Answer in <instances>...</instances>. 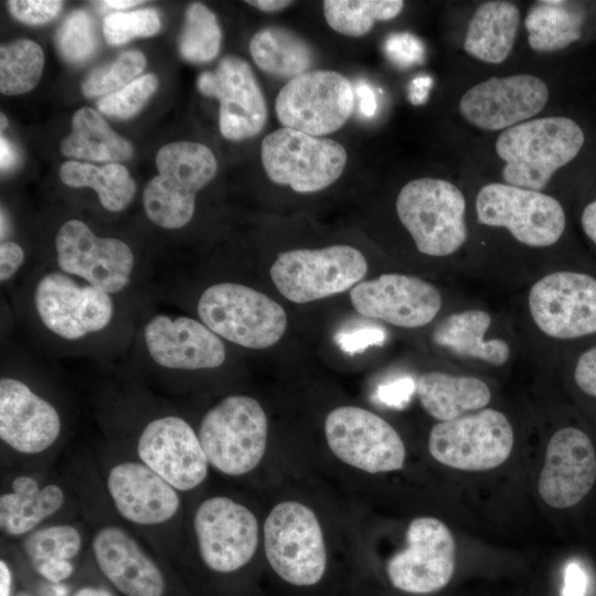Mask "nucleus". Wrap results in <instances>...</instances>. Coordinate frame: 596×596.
Segmentation results:
<instances>
[{
    "label": "nucleus",
    "instance_id": "f257e3e1",
    "mask_svg": "<svg viewBox=\"0 0 596 596\" xmlns=\"http://www.w3.org/2000/svg\"><path fill=\"white\" fill-rule=\"evenodd\" d=\"M585 141L582 128L568 117H543L503 130L496 141V152L505 163L504 183L543 190L551 177L572 161Z\"/></svg>",
    "mask_w": 596,
    "mask_h": 596
},
{
    "label": "nucleus",
    "instance_id": "f03ea898",
    "mask_svg": "<svg viewBox=\"0 0 596 596\" xmlns=\"http://www.w3.org/2000/svg\"><path fill=\"white\" fill-rule=\"evenodd\" d=\"M156 166L159 173L142 193L143 211L160 227L181 228L192 220L196 193L216 173L215 156L203 143L175 141L158 150Z\"/></svg>",
    "mask_w": 596,
    "mask_h": 596
},
{
    "label": "nucleus",
    "instance_id": "7ed1b4c3",
    "mask_svg": "<svg viewBox=\"0 0 596 596\" xmlns=\"http://www.w3.org/2000/svg\"><path fill=\"white\" fill-rule=\"evenodd\" d=\"M465 211L462 192L443 179L412 180L396 199L397 216L417 249L434 257L451 255L466 242Z\"/></svg>",
    "mask_w": 596,
    "mask_h": 596
},
{
    "label": "nucleus",
    "instance_id": "20e7f679",
    "mask_svg": "<svg viewBox=\"0 0 596 596\" xmlns=\"http://www.w3.org/2000/svg\"><path fill=\"white\" fill-rule=\"evenodd\" d=\"M196 309L201 322L215 334L248 349L274 345L287 328L286 311L278 302L236 283L207 287Z\"/></svg>",
    "mask_w": 596,
    "mask_h": 596
},
{
    "label": "nucleus",
    "instance_id": "39448f33",
    "mask_svg": "<svg viewBox=\"0 0 596 596\" xmlns=\"http://www.w3.org/2000/svg\"><path fill=\"white\" fill-rule=\"evenodd\" d=\"M267 433V416L260 404L247 395H230L204 415L199 439L215 469L241 476L263 459Z\"/></svg>",
    "mask_w": 596,
    "mask_h": 596
},
{
    "label": "nucleus",
    "instance_id": "423d86ee",
    "mask_svg": "<svg viewBox=\"0 0 596 596\" xmlns=\"http://www.w3.org/2000/svg\"><path fill=\"white\" fill-rule=\"evenodd\" d=\"M366 272L368 262L359 249L332 245L279 254L270 267V277L285 298L306 304L354 287Z\"/></svg>",
    "mask_w": 596,
    "mask_h": 596
},
{
    "label": "nucleus",
    "instance_id": "0eeeda50",
    "mask_svg": "<svg viewBox=\"0 0 596 596\" xmlns=\"http://www.w3.org/2000/svg\"><path fill=\"white\" fill-rule=\"evenodd\" d=\"M260 158L274 183L311 193L328 188L341 177L348 155L336 140L284 127L263 139Z\"/></svg>",
    "mask_w": 596,
    "mask_h": 596
},
{
    "label": "nucleus",
    "instance_id": "6e6552de",
    "mask_svg": "<svg viewBox=\"0 0 596 596\" xmlns=\"http://www.w3.org/2000/svg\"><path fill=\"white\" fill-rule=\"evenodd\" d=\"M264 546L272 568L297 586L317 584L326 571L327 555L320 523L311 509L284 501L264 524Z\"/></svg>",
    "mask_w": 596,
    "mask_h": 596
},
{
    "label": "nucleus",
    "instance_id": "1a4fd4ad",
    "mask_svg": "<svg viewBox=\"0 0 596 596\" xmlns=\"http://www.w3.org/2000/svg\"><path fill=\"white\" fill-rule=\"evenodd\" d=\"M478 222L504 227L520 243L530 247H547L562 236L566 217L553 196L507 183H488L476 198Z\"/></svg>",
    "mask_w": 596,
    "mask_h": 596
},
{
    "label": "nucleus",
    "instance_id": "9d476101",
    "mask_svg": "<svg viewBox=\"0 0 596 596\" xmlns=\"http://www.w3.org/2000/svg\"><path fill=\"white\" fill-rule=\"evenodd\" d=\"M354 105L355 92L344 75L318 70L289 79L276 97L275 111L284 127L321 137L340 129Z\"/></svg>",
    "mask_w": 596,
    "mask_h": 596
},
{
    "label": "nucleus",
    "instance_id": "9b49d317",
    "mask_svg": "<svg viewBox=\"0 0 596 596\" xmlns=\"http://www.w3.org/2000/svg\"><path fill=\"white\" fill-rule=\"evenodd\" d=\"M513 447V429L507 416L492 408L439 422L428 437V450L450 468L480 471L507 460Z\"/></svg>",
    "mask_w": 596,
    "mask_h": 596
},
{
    "label": "nucleus",
    "instance_id": "f8f14e48",
    "mask_svg": "<svg viewBox=\"0 0 596 596\" xmlns=\"http://www.w3.org/2000/svg\"><path fill=\"white\" fill-rule=\"evenodd\" d=\"M331 451L343 462L370 473L400 470L405 460L404 443L381 416L356 406L332 409L324 421Z\"/></svg>",
    "mask_w": 596,
    "mask_h": 596
},
{
    "label": "nucleus",
    "instance_id": "ddd939ff",
    "mask_svg": "<svg viewBox=\"0 0 596 596\" xmlns=\"http://www.w3.org/2000/svg\"><path fill=\"white\" fill-rule=\"evenodd\" d=\"M528 304L547 337L576 339L596 332V278L572 270L547 274L530 288Z\"/></svg>",
    "mask_w": 596,
    "mask_h": 596
},
{
    "label": "nucleus",
    "instance_id": "4468645a",
    "mask_svg": "<svg viewBox=\"0 0 596 596\" xmlns=\"http://www.w3.org/2000/svg\"><path fill=\"white\" fill-rule=\"evenodd\" d=\"M34 305L42 323L66 340L103 330L114 315L110 294L79 285L61 272H49L39 279Z\"/></svg>",
    "mask_w": 596,
    "mask_h": 596
},
{
    "label": "nucleus",
    "instance_id": "2eb2a0df",
    "mask_svg": "<svg viewBox=\"0 0 596 596\" xmlns=\"http://www.w3.org/2000/svg\"><path fill=\"white\" fill-rule=\"evenodd\" d=\"M407 545L387 562L392 585L408 593H433L446 586L455 571L456 543L448 526L432 517L411 521Z\"/></svg>",
    "mask_w": 596,
    "mask_h": 596
},
{
    "label": "nucleus",
    "instance_id": "dca6fc26",
    "mask_svg": "<svg viewBox=\"0 0 596 596\" xmlns=\"http://www.w3.org/2000/svg\"><path fill=\"white\" fill-rule=\"evenodd\" d=\"M55 249L63 273L105 292H119L130 280L135 265L131 248L118 238L98 237L79 220H70L58 228Z\"/></svg>",
    "mask_w": 596,
    "mask_h": 596
},
{
    "label": "nucleus",
    "instance_id": "f3484780",
    "mask_svg": "<svg viewBox=\"0 0 596 596\" xmlns=\"http://www.w3.org/2000/svg\"><path fill=\"white\" fill-rule=\"evenodd\" d=\"M194 531L203 562L219 573L243 567L258 544V523L253 512L226 497H213L199 505Z\"/></svg>",
    "mask_w": 596,
    "mask_h": 596
},
{
    "label": "nucleus",
    "instance_id": "a211bd4d",
    "mask_svg": "<svg viewBox=\"0 0 596 596\" xmlns=\"http://www.w3.org/2000/svg\"><path fill=\"white\" fill-rule=\"evenodd\" d=\"M201 94L220 102L219 126L232 141L258 135L267 121V105L249 64L238 56L223 57L214 71L199 75Z\"/></svg>",
    "mask_w": 596,
    "mask_h": 596
},
{
    "label": "nucleus",
    "instance_id": "6ab92c4d",
    "mask_svg": "<svg viewBox=\"0 0 596 596\" xmlns=\"http://www.w3.org/2000/svg\"><path fill=\"white\" fill-rule=\"evenodd\" d=\"M350 299L360 315L407 329L433 321L443 304L434 285L397 273L360 281L351 288Z\"/></svg>",
    "mask_w": 596,
    "mask_h": 596
},
{
    "label": "nucleus",
    "instance_id": "aec40b11",
    "mask_svg": "<svg viewBox=\"0 0 596 596\" xmlns=\"http://www.w3.org/2000/svg\"><path fill=\"white\" fill-rule=\"evenodd\" d=\"M547 99V85L538 76L490 77L462 95L459 111L477 128L505 130L535 116Z\"/></svg>",
    "mask_w": 596,
    "mask_h": 596
},
{
    "label": "nucleus",
    "instance_id": "412c9836",
    "mask_svg": "<svg viewBox=\"0 0 596 596\" xmlns=\"http://www.w3.org/2000/svg\"><path fill=\"white\" fill-rule=\"evenodd\" d=\"M137 453L141 461L175 490L189 491L207 475V458L193 428L181 417L163 416L142 429Z\"/></svg>",
    "mask_w": 596,
    "mask_h": 596
},
{
    "label": "nucleus",
    "instance_id": "4be33fe9",
    "mask_svg": "<svg viewBox=\"0 0 596 596\" xmlns=\"http://www.w3.org/2000/svg\"><path fill=\"white\" fill-rule=\"evenodd\" d=\"M596 481V453L581 429L564 427L551 437L539 479V493L550 507L577 504Z\"/></svg>",
    "mask_w": 596,
    "mask_h": 596
},
{
    "label": "nucleus",
    "instance_id": "5701e85b",
    "mask_svg": "<svg viewBox=\"0 0 596 596\" xmlns=\"http://www.w3.org/2000/svg\"><path fill=\"white\" fill-rule=\"evenodd\" d=\"M143 337L151 359L167 369H213L226 358L220 337L190 317L157 315L146 323Z\"/></svg>",
    "mask_w": 596,
    "mask_h": 596
},
{
    "label": "nucleus",
    "instance_id": "b1692460",
    "mask_svg": "<svg viewBox=\"0 0 596 596\" xmlns=\"http://www.w3.org/2000/svg\"><path fill=\"white\" fill-rule=\"evenodd\" d=\"M61 433V418L47 401L13 377L0 380V437L22 454L50 448Z\"/></svg>",
    "mask_w": 596,
    "mask_h": 596
},
{
    "label": "nucleus",
    "instance_id": "393cba45",
    "mask_svg": "<svg viewBox=\"0 0 596 596\" xmlns=\"http://www.w3.org/2000/svg\"><path fill=\"white\" fill-rule=\"evenodd\" d=\"M107 489L118 513L136 524H161L180 507L175 489L143 462L125 461L113 467Z\"/></svg>",
    "mask_w": 596,
    "mask_h": 596
},
{
    "label": "nucleus",
    "instance_id": "a878e982",
    "mask_svg": "<svg viewBox=\"0 0 596 596\" xmlns=\"http://www.w3.org/2000/svg\"><path fill=\"white\" fill-rule=\"evenodd\" d=\"M99 570L125 596H162L164 579L157 564L124 529L102 528L92 542Z\"/></svg>",
    "mask_w": 596,
    "mask_h": 596
},
{
    "label": "nucleus",
    "instance_id": "bb28decb",
    "mask_svg": "<svg viewBox=\"0 0 596 596\" xmlns=\"http://www.w3.org/2000/svg\"><path fill=\"white\" fill-rule=\"evenodd\" d=\"M415 392L426 413L440 422L480 411L491 400V391L482 380L441 371L421 374Z\"/></svg>",
    "mask_w": 596,
    "mask_h": 596
},
{
    "label": "nucleus",
    "instance_id": "cd10ccee",
    "mask_svg": "<svg viewBox=\"0 0 596 596\" xmlns=\"http://www.w3.org/2000/svg\"><path fill=\"white\" fill-rule=\"evenodd\" d=\"M492 322L489 312L467 309L445 317L434 329V342L458 356L502 365L510 358V345L502 339H486Z\"/></svg>",
    "mask_w": 596,
    "mask_h": 596
},
{
    "label": "nucleus",
    "instance_id": "c85d7f7f",
    "mask_svg": "<svg viewBox=\"0 0 596 596\" xmlns=\"http://www.w3.org/2000/svg\"><path fill=\"white\" fill-rule=\"evenodd\" d=\"M519 23L520 11L512 2H483L469 21L464 50L481 62L500 64L512 51Z\"/></svg>",
    "mask_w": 596,
    "mask_h": 596
},
{
    "label": "nucleus",
    "instance_id": "c756f323",
    "mask_svg": "<svg viewBox=\"0 0 596 596\" xmlns=\"http://www.w3.org/2000/svg\"><path fill=\"white\" fill-rule=\"evenodd\" d=\"M12 492L0 497V528L9 535L32 531L64 503V492L56 485L39 487L30 476H19L12 481Z\"/></svg>",
    "mask_w": 596,
    "mask_h": 596
},
{
    "label": "nucleus",
    "instance_id": "7c9ffc66",
    "mask_svg": "<svg viewBox=\"0 0 596 596\" xmlns=\"http://www.w3.org/2000/svg\"><path fill=\"white\" fill-rule=\"evenodd\" d=\"M585 9L573 1H538L524 20L532 50L549 53L562 50L582 36Z\"/></svg>",
    "mask_w": 596,
    "mask_h": 596
},
{
    "label": "nucleus",
    "instance_id": "2f4dec72",
    "mask_svg": "<svg viewBox=\"0 0 596 596\" xmlns=\"http://www.w3.org/2000/svg\"><path fill=\"white\" fill-rule=\"evenodd\" d=\"M60 149L66 157L100 162L124 161L134 152L132 145L89 107L73 115L72 131L61 141Z\"/></svg>",
    "mask_w": 596,
    "mask_h": 596
},
{
    "label": "nucleus",
    "instance_id": "473e14b6",
    "mask_svg": "<svg viewBox=\"0 0 596 596\" xmlns=\"http://www.w3.org/2000/svg\"><path fill=\"white\" fill-rule=\"evenodd\" d=\"M249 52L263 72L290 79L308 72L315 57L305 39L279 26H268L256 32L251 39Z\"/></svg>",
    "mask_w": 596,
    "mask_h": 596
},
{
    "label": "nucleus",
    "instance_id": "72a5a7b5",
    "mask_svg": "<svg viewBox=\"0 0 596 596\" xmlns=\"http://www.w3.org/2000/svg\"><path fill=\"white\" fill-rule=\"evenodd\" d=\"M60 179L72 188H93L100 204L108 211L119 212L134 199L136 184L126 167L107 163L96 167L91 163L66 161L60 167Z\"/></svg>",
    "mask_w": 596,
    "mask_h": 596
},
{
    "label": "nucleus",
    "instance_id": "f704fd0d",
    "mask_svg": "<svg viewBox=\"0 0 596 596\" xmlns=\"http://www.w3.org/2000/svg\"><path fill=\"white\" fill-rule=\"evenodd\" d=\"M404 8L401 0H326L323 14L329 26L348 36H362L376 21H387Z\"/></svg>",
    "mask_w": 596,
    "mask_h": 596
},
{
    "label": "nucleus",
    "instance_id": "c9c22d12",
    "mask_svg": "<svg viewBox=\"0 0 596 596\" xmlns=\"http://www.w3.org/2000/svg\"><path fill=\"white\" fill-rule=\"evenodd\" d=\"M44 54L35 42L20 39L0 47V91L20 95L33 89L41 78Z\"/></svg>",
    "mask_w": 596,
    "mask_h": 596
},
{
    "label": "nucleus",
    "instance_id": "e433bc0d",
    "mask_svg": "<svg viewBox=\"0 0 596 596\" xmlns=\"http://www.w3.org/2000/svg\"><path fill=\"white\" fill-rule=\"evenodd\" d=\"M221 39L214 12L199 2L190 4L179 38L181 56L192 63L212 61L220 52Z\"/></svg>",
    "mask_w": 596,
    "mask_h": 596
},
{
    "label": "nucleus",
    "instance_id": "4c0bfd02",
    "mask_svg": "<svg viewBox=\"0 0 596 596\" xmlns=\"http://www.w3.org/2000/svg\"><path fill=\"white\" fill-rule=\"evenodd\" d=\"M82 536L68 524L35 530L23 541V550L33 566L47 560H70L81 550Z\"/></svg>",
    "mask_w": 596,
    "mask_h": 596
},
{
    "label": "nucleus",
    "instance_id": "58836bf2",
    "mask_svg": "<svg viewBox=\"0 0 596 596\" xmlns=\"http://www.w3.org/2000/svg\"><path fill=\"white\" fill-rule=\"evenodd\" d=\"M146 66V57L139 51L121 53L110 64L94 70L82 84L85 97L111 94L137 78Z\"/></svg>",
    "mask_w": 596,
    "mask_h": 596
},
{
    "label": "nucleus",
    "instance_id": "ea45409f",
    "mask_svg": "<svg viewBox=\"0 0 596 596\" xmlns=\"http://www.w3.org/2000/svg\"><path fill=\"white\" fill-rule=\"evenodd\" d=\"M55 43L60 55L68 63H83L96 50L92 17L84 10L72 11L56 32Z\"/></svg>",
    "mask_w": 596,
    "mask_h": 596
},
{
    "label": "nucleus",
    "instance_id": "a19ab883",
    "mask_svg": "<svg viewBox=\"0 0 596 596\" xmlns=\"http://www.w3.org/2000/svg\"><path fill=\"white\" fill-rule=\"evenodd\" d=\"M160 29V18L153 9L113 12L105 17L103 33L110 45H121L135 38L151 36Z\"/></svg>",
    "mask_w": 596,
    "mask_h": 596
},
{
    "label": "nucleus",
    "instance_id": "79ce46f5",
    "mask_svg": "<svg viewBox=\"0 0 596 596\" xmlns=\"http://www.w3.org/2000/svg\"><path fill=\"white\" fill-rule=\"evenodd\" d=\"M157 86L155 74L139 76L123 88L104 96L98 100L97 107L107 116L127 119L145 106Z\"/></svg>",
    "mask_w": 596,
    "mask_h": 596
},
{
    "label": "nucleus",
    "instance_id": "37998d69",
    "mask_svg": "<svg viewBox=\"0 0 596 596\" xmlns=\"http://www.w3.org/2000/svg\"><path fill=\"white\" fill-rule=\"evenodd\" d=\"M384 52L395 65L411 67L423 62L425 49L422 41L414 34L395 32L385 40Z\"/></svg>",
    "mask_w": 596,
    "mask_h": 596
},
{
    "label": "nucleus",
    "instance_id": "c03bdc74",
    "mask_svg": "<svg viewBox=\"0 0 596 596\" xmlns=\"http://www.w3.org/2000/svg\"><path fill=\"white\" fill-rule=\"evenodd\" d=\"M11 14L26 24H43L52 20L62 9L57 0H11L7 1Z\"/></svg>",
    "mask_w": 596,
    "mask_h": 596
},
{
    "label": "nucleus",
    "instance_id": "a18cd8bd",
    "mask_svg": "<svg viewBox=\"0 0 596 596\" xmlns=\"http://www.w3.org/2000/svg\"><path fill=\"white\" fill-rule=\"evenodd\" d=\"M386 334L377 327H363L351 331L339 332L336 342L342 351L354 354L364 351L370 345L384 343Z\"/></svg>",
    "mask_w": 596,
    "mask_h": 596
},
{
    "label": "nucleus",
    "instance_id": "49530a36",
    "mask_svg": "<svg viewBox=\"0 0 596 596\" xmlns=\"http://www.w3.org/2000/svg\"><path fill=\"white\" fill-rule=\"evenodd\" d=\"M574 380L586 394L596 397V345L589 348L578 358Z\"/></svg>",
    "mask_w": 596,
    "mask_h": 596
},
{
    "label": "nucleus",
    "instance_id": "de8ad7c7",
    "mask_svg": "<svg viewBox=\"0 0 596 596\" xmlns=\"http://www.w3.org/2000/svg\"><path fill=\"white\" fill-rule=\"evenodd\" d=\"M416 391V383L411 377H402L382 384L377 389V398L394 407H403Z\"/></svg>",
    "mask_w": 596,
    "mask_h": 596
},
{
    "label": "nucleus",
    "instance_id": "09e8293b",
    "mask_svg": "<svg viewBox=\"0 0 596 596\" xmlns=\"http://www.w3.org/2000/svg\"><path fill=\"white\" fill-rule=\"evenodd\" d=\"M24 252L22 247L10 241L0 244V280H9L22 266Z\"/></svg>",
    "mask_w": 596,
    "mask_h": 596
},
{
    "label": "nucleus",
    "instance_id": "8fccbe9b",
    "mask_svg": "<svg viewBox=\"0 0 596 596\" xmlns=\"http://www.w3.org/2000/svg\"><path fill=\"white\" fill-rule=\"evenodd\" d=\"M588 577L584 568L575 562L566 565L564 572L563 596H585L587 593Z\"/></svg>",
    "mask_w": 596,
    "mask_h": 596
},
{
    "label": "nucleus",
    "instance_id": "3c124183",
    "mask_svg": "<svg viewBox=\"0 0 596 596\" xmlns=\"http://www.w3.org/2000/svg\"><path fill=\"white\" fill-rule=\"evenodd\" d=\"M34 567L44 578L52 583L66 579L74 571L68 560H47L36 564Z\"/></svg>",
    "mask_w": 596,
    "mask_h": 596
},
{
    "label": "nucleus",
    "instance_id": "603ef678",
    "mask_svg": "<svg viewBox=\"0 0 596 596\" xmlns=\"http://www.w3.org/2000/svg\"><path fill=\"white\" fill-rule=\"evenodd\" d=\"M354 92L359 100L358 106L360 114L365 118L373 117L377 109V103L372 87L365 82H360Z\"/></svg>",
    "mask_w": 596,
    "mask_h": 596
},
{
    "label": "nucleus",
    "instance_id": "864d4df0",
    "mask_svg": "<svg viewBox=\"0 0 596 596\" xmlns=\"http://www.w3.org/2000/svg\"><path fill=\"white\" fill-rule=\"evenodd\" d=\"M433 79L428 75H419L412 79L408 89V98L412 104H424L429 95Z\"/></svg>",
    "mask_w": 596,
    "mask_h": 596
},
{
    "label": "nucleus",
    "instance_id": "5fc2aeb1",
    "mask_svg": "<svg viewBox=\"0 0 596 596\" xmlns=\"http://www.w3.org/2000/svg\"><path fill=\"white\" fill-rule=\"evenodd\" d=\"M581 222L587 237L596 244V200L585 206Z\"/></svg>",
    "mask_w": 596,
    "mask_h": 596
},
{
    "label": "nucleus",
    "instance_id": "6e6d98bb",
    "mask_svg": "<svg viewBox=\"0 0 596 596\" xmlns=\"http://www.w3.org/2000/svg\"><path fill=\"white\" fill-rule=\"evenodd\" d=\"M254 8H257L264 12H278L292 3V1L287 0H251L246 1Z\"/></svg>",
    "mask_w": 596,
    "mask_h": 596
},
{
    "label": "nucleus",
    "instance_id": "4d7b16f0",
    "mask_svg": "<svg viewBox=\"0 0 596 596\" xmlns=\"http://www.w3.org/2000/svg\"><path fill=\"white\" fill-rule=\"evenodd\" d=\"M12 576L8 564L0 561V596H10Z\"/></svg>",
    "mask_w": 596,
    "mask_h": 596
},
{
    "label": "nucleus",
    "instance_id": "13d9d810",
    "mask_svg": "<svg viewBox=\"0 0 596 596\" xmlns=\"http://www.w3.org/2000/svg\"><path fill=\"white\" fill-rule=\"evenodd\" d=\"M0 149H1V170H6L10 168L14 161V152L13 148L9 143V141L1 136L0 138Z\"/></svg>",
    "mask_w": 596,
    "mask_h": 596
},
{
    "label": "nucleus",
    "instance_id": "bf43d9fd",
    "mask_svg": "<svg viewBox=\"0 0 596 596\" xmlns=\"http://www.w3.org/2000/svg\"><path fill=\"white\" fill-rule=\"evenodd\" d=\"M103 6L114 8V9H126L131 8L136 4L143 3V1L138 0H105L100 2Z\"/></svg>",
    "mask_w": 596,
    "mask_h": 596
},
{
    "label": "nucleus",
    "instance_id": "052dcab7",
    "mask_svg": "<svg viewBox=\"0 0 596 596\" xmlns=\"http://www.w3.org/2000/svg\"><path fill=\"white\" fill-rule=\"evenodd\" d=\"M74 596H113L108 590L96 587L81 588Z\"/></svg>",
    "mask_w": 596,
    "mask_h": 596
},
{
    "label": "nucleus",
    "instance_id": "680f3d73",
    "mask_svg": "<svg viewBox=\"0 0 596 596\" xmlns=\"http://www.w3.org/2000/svg\"><path fill=\"white\" fill-rule=\"evenodd\" d=\"M46 596H67V587L55 583V585L47 588Z\"/></svg>",
    "mask_w": 596,
    "mask_h": 596
},
{
    "label": "nucleus",
    "instance_id": "e2e57ef3",
    "mask_svg": "<svg viewBox=\"0 0 596 596\" xmlns=\"http://www.w3.org/2000/svg\"><path fill=\"white\" fill-rule=\"evenodd\" d=\"M8 230H9L8 217L4 214V210L1 209V240L2 242H3L4 236L8 233Z\"/></svg>",
    "mask_w": 596,
    "mask_h": 596
},
{
    "label": "nucleus",
    "instance_id": "0e129e2a",
    "mask_svg": "<svg viewBox=\"0 0 596 596\" xmlns=\"http://www.w3.org/2000/svg\"><path fill=\"white\" fill-rule=\"evenodd\" d=\"M0 116H1V119H0V121H1V129H4V128H7V126H8V118H7V116H6L3 113H1Z\"/></svg>",
    "mask_w": 596,
    "mask_h": 596
}]
</instances>
